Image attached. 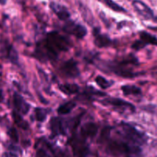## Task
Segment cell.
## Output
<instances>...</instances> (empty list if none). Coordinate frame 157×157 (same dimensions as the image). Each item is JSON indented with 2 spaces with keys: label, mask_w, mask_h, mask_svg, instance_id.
<instances>
[{
  "label": "cell",
  "mask_w": 157,
  "mask_h": 157,
  "mask_svg": "<svg viewBox=\"0 0 157 157\" xmlns=\"http://www.w3.org/2000/svg\"><path fill=\"white\" fill-rule=\"evenodd\" d=\"M155 21H156V22H157V18H155Z\"/></svg>",
  "instance_id": "obj_26"
},
{
  "label": "cell",
  "mask_w": 157,
  "mask_h": 157,
  "mask_svg": "<svg viewBox=\"0 0 157 157\" xmlns=\"http://www.w3.org/2000/svg\"><path fill=\"white\" fill-rule=\"evenodd\" d=\"M7 0H0V5H5Z\"/></svg>",
  "instance_id": "obj_25"
},
{
  "label": "cell",
  "mask_w": 157,
  "mask_h": 157,
  "mask_svg": "<svg viewBox=\"0 0 157 157\" xmlns=\"http://www.w3.org/2000/svg\"><path fill=\"white\" fill-rule=\"evenodd\" d=\"M13 118L14 120L15 123H16L19 127H20L21 129H27L29 127V124L27 123V122L25 120H23V118L20 116L18 113L16 112H13Z\"/></svg>",
  "instance_id": "obj_18"
},
{
  "label": "cell",
  "mask_w": 157,
  "mask_h": 157,
  "mask_svg": "<svg viewBox=\"0 0 157 157\" xmlns=\"http://www.w3.org/2000/svg\"><path fill=\"white\" fill-rule=\"evenodd\" d=\"M75 106H76L75 102H72V101H69V102H67L60 105L58 109H57V113H58L59 115L69 114Z\"/></svg>",
  "instance_id": "obj_16"
},
{
  "label": "cell",
  "mask_w": 157,
  "mask_h": 157,
  "mask_svg": "<svg viewBox=\"0 0 157 157\" xmlns=\"http://www.w3.org/2000/svg\"><path fill=\"white\" fill-rule=\"evenodd\" d=\"M70 46V41L67 38L57 32H50L43 43L36 48L35 56L40 61L56 59L59 52L68 51Z\"/></svg>",
  "instance_id": "obj_1"
},
{
  "label": "cell",
  "mask_w": 157,
  "mask_h": 157,
  "mask_svg": "<svg viewBox=\"0 0 157 157\" xmlns=\"http://www.w3.org/2000/svg\"><path fill=\"white\" fill-rule=\"evenodd\" d=\"M109 149L111 153L117 155V154L127 153V152H137L140 151L139 148L132 147L126 143L123 142L113 141L109 145Z\"/></svg>",
  "instance_id": "obj_4"
},
{
  "label": "cell",
  "mask_w": 157,
  "mask_h": 157,
  "mask_svg": "<svg viewBox=\"0 0 157 157\" xmlns=\"http://www.w3.org/2000/svg\"><path fill=\"white\" fill-rule=\"evenodd\" d=\"M132 6L136 11L146 19H151L153 18V12L147 5L140 0H134Z\"/></svg>",
  "instance_id": "obj_7"
},
{
  "label": "cell",
  "mask_w": 157,
  "mask_h": 157,
  "mask_svg": "<svg viewBox=\"0 0 157 157\" xmlns=\"http://www.w3.org/2000/svg\"><path fill=\"white\" fill-rule=\"evenodd\" d=\"M50 129L52 131V136H56L66 133L63 121L58 117H53L51 119Z\"/></svg>",
  "instance_id": "obj_10"
},
{
  "label": "cell",
  "mask_w": 157,
  "mask_h": 157,
  "mask_svg": "<svg viewBox=\"0 0 157 157\" xmlns=\"http://www.w3.org/2000/svg\"><path fill=\"white\" fill-rule=\"evenodd\" d=\"M99 1L103 2L105 6H107L109 8H110L115 12H118V13H126V12L125 9H123L120 5H118L117 3L113 2V0H99Z\"/></svg>",
  "instance_id": "obj_17"
},
{
  "label": "cell",
  "mask_w": 157,
  "mask_h": 157,
  "mask_svg": "<svg viewBox=\"0 0 157 157\" xmlns=\"http://www.w3.org/2000/svg\"><path fill=\"white\" fill-rule=\"evenodd\" d=\"M63 30L68 34L72 35L78 39H82L87 34V29L80 24L75 23L72 21H68L63 26Z\"/></svg>",
  "instance_id": "obj_3"
},
{
  "label": "cell",
  "mask_w": 157,
  "mask_h": 157,
  "mask_svg": "<svg viewBox=\"0 0 157 157\" xmlns=\"http://www.w3.org/2000/svg\"><path fill=\"white\" fill-rule=\"evenodd\" d=\"M9 56H10V60L13 63H16L18 62V53L13 48H11L9 52Z\"/></svg>",
  "instance_id": "obj_21"
},
{
  "label": "cell",
  "mask_w": 157,
  "mask_h": 157,
  "mask_svg": "<svg viewBox=\"0 0 157 157\" xmlns=\"http://www.w3.org/2000/svg\"><path fill=\"white\" fill-rule=\"evenodd\" d=\"M49 110L44 108H38L35 109V117L36 120L39 122H43L46 119Z\"/></svg>",
  "instance_id": "obj_19"
},
{
  "label": "cell",
  "mask_w": 157,
  "mask_h": 157,
  "mask_svg": "<svg viewBox=\"0 0 157 157\" xmlns=\"http://www.w3.org/2000/svg\"><path fill=\"white\" fill-rule=\"evenodd\" d=\"M95 81L99 85V86L103 89V90H106L109 87L111 86V83L107 80L106 78H104L102 75H98V76H96V78H95Z\"/></svg>",
  "instance_id": "obj_20"
},
{
  "label": "cell",
  "mask_w": 157,
  "mask_h": 157,
  "mask_svg": "<svg viewBox=\"0 0 157 157\" xmlns=\"http://www.w3.org/2000/svg\"><path fill=\"white\" fill-rule=\"evenodd\" d=\"M59 89L60 90V91L67 95L75 94V93H78V90H79L76 84L70 83L61 84V85L59 86Z\"/></svg>",
  "instance_id": "obj_14"
},
{
  "label": "cell",
  "mask_w": 157,
  "mask_h": 157,
  "mask_svg": "<svg viewBox=\"0 0 157 157\" xmlns=\"http://www.w3.org/2000/svg\"><path fill=\"white\" fill-rule=\"evenodd\" d=\"M49 6H50L51 10L53 11V13H55L56 15L58 16L60 20H67L70 17V13L63 6L56 3V2H52V3H50Z\"/></svg>",
  "instance_id": "obj_12"
},
{
  "label": "cell",
  "mask_w": 157,
  "mask_h": 157,
  "mask_svg": "<svg viewBox=\"0 0 157 157\" xmlns=\"http://www.w3.org/2000/svg\"><path fill=\"white\" fill-rule=\"evenodd\" d=\"M4 157H19L17 155V154H16L15 152H6L4 154Z\"/></svg>",
  "instance_id": "obj_24"
},
{
  "label": "cell",
  "mask_w": 157,
  "mask_h": 157,
  "mask_svg": "<svg viewBox=\"0 0 157 157\" xmlns=\"http://www.w3.org/2000/svg\"><path fill=\"white\" fill-rule=\"evenodd\" d=\"M102 104L112 105V106L115 107V108L123 109H125L130 110V111L132 112L135 111V106H134L132 103L124 100V99H120V98H106V99H103V100L102 101Z\"/></svg>",
  "instance_id": "obj_6"
},
{
  "label": "cell",
  "mask_w": 157,
  "mask_h": 157,
  "mask_svg": "<svg viewBox=\"0 0 157 157\" xmlns=\"http://www.w3.org/2000/svg\"><path fill=\"white\" fill-rule=\"evenodd\" d=\"M60 72L65 76L69 78H75L79 75V69L77 66V63L72 59L64 62L61 65Z\"/></svg>",
  "instance_id": "obj_5"
},
{
  "label": "cell",
  "mask_w": 157,
  "mask_h": 157,
  "mask_svg": "<svg viewBox=\"0 0 157 157\" xmlns=\"http://www.w3.org/2000/svg\"><path fill=\"white\" fill-rule=\"evenodd\" d=\"M146 46V45L142 41L141 39H140V40H136V42H134L133 44L132 45V48L135 50H140V49H143Z\"/></svg>",
  "instance_id": "obj_22"
},
{
  "label": "cell",
  "mask_w": 157,
  "mask_h": 157,
  "mask_svg": "<svg viewBox=\"0 0 157 157\" xmlns=\"http://www.w3.org/2000/svg\"><path fill=\"white\" fill-rule=\"evenodd\" d=\"M97 125L94 123H87L81 128V136L84 138H93L97 134Z\"/></svg>",
  "instance_id": "obj_11"
},
{
  "label": "cell",
  "mask_w": 157,
  "mask_h": 157,
  "mask_svg": "<svg viewBox=\"0 0 157 157\" xmlns=\"http://www.w3.org/2000/svg\"><path fill=\"white\" fill-rule=\"evenodd\" d=\"M13 102H14L15 108L17 109L19 113L22 115H25L29 111L30 105L22 96L18 93H15L13 96Z\"/></svg>",
  "instance_id": "obj_9"
},
{
  "label": "cell",
  "mask_w": 157,
  "mask_h": 157,
  "mask_svg": "<svg viewBox=\"0 0 157 157\" xmlns=\"http://www.w3.org/2000/svg\"><path fill=\"white\" fill-rule=\"evenodd\" d=\"M122 126H123L122 128H123V132L129 140L138 144H143L146 142V137L143 132H140L133 126L126 124V123H123Z\"/></svg>",
  "instance_id": "obj_2"
},
{
  "label": "cell",
  "mask_w": 157,
  "mask_h": 157,
  "mask_svg": "<svg viewBox=\"0 0 157 157\" xmlns=\"http://www.w3.org/2000/svg\"><path fill=\"white\" fill-rule=\"evenodd\" d=\"M125 96H138L141 94V89L134 85H124L121 87Z\"/></svg>",
  "instance_id": "obj_15"
},
{
  "label": "cell",
  "mask_w": 157,
  "mask_h": 157,
  "mask_svg": "<svg viewBox=\"0 0 157 157\" xmlns=\"http://www.w3.org/2000/svg\"><path fill=\"white\" fill-rule=\"evenodd\" d=\"M93 35H94V43L97 47L105 48L112 45L113 42L111 39L107 35L100 33L99 30L97 29L93 30Z\"/></svg>",
  "instance_id": "obj_8"
},
{
  "label": "cell",
  "mask_w": 157,
  "mask_h": 157,
  "mask_svg": "<svg viewBox=\"0 0 157 157\" xmlns=\"http://www.w3.org/2000/svg\"><path fill=\"white\" fill-rule=\"evenodd\" d=\"M140 37L146 45H153L157 46V38L153 35L146 31H141L140 33Z\"/></svg>",
  "instance_id": "obj_13"
},
{
  "label": "cell",
  "mask_w": 157,
  "mask_h": 157,
  "mask_svg": "<svg viewBox=\"0 0 157 157\" xmlns=\"http://www.w3.org/2000/svg\"><path fill=\"white\" fill-rule=\"evenodd\" d=\"M9 136H10V138L15 142H18V140H19V136H18V133H17V131H16V129L14 128H12L9 130L8 132Z\"/></svg>",
  "instance_id": "obj_23"
}]
</instances>
